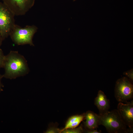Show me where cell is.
<instances>
[{
  "label": "cell",
  "instance_id": "obj_10",
  "mask_svg": "<svg viewBox=\"0 0 133 133\" xmlns=\"http://www.w3.org/2000/svg\"><path fill=\"white\" fill-rule=\"evenodd\" d=\"M84 116L85 113H84L81 115H75L70 117L67 121L65 128L62 130L66 129L69 125L81 118L84 117Z\"/></svg>",
  "mask_w": 133,
  "mask_h": 133
},
{
  "label": "cell",
  "instance_id": "obj_16",
  "mask_svg": "<svg viewBox=\"0 0 133 133\" xmlns=\"http://www.w3.org/2000/svg\"><path fill=\"white\" fill-rule=\"evenodd\" d=\"M86 132L88 133H101L100 131H98L97 129L87 130Z\"/></svg>",
  "mask_w": 133,
  "mask_h": 133
},
{
  "label": "cell",
  "instance_id": "obj_6",
  "mask_svg": "<svg viewBox=\"0 0 133 133\" xmlns=\"http://www.w3.org/2000/svg\"><path fill=\"white\" fill-rule=\"evenodd\" d=\"M15 16L24 15L34 5L35 0H2Z\"/></svg>",
  "mask_w": 133,
  "mask_h": 133
},
{
  "label": "cell",
  "instance_id": "obj_3",
  "mask_svg": "<svg viewBox=\"0 0 133 133\" xmlns=\"http://www.w3.org/2000/svg\"><path fill=\"white\" fill-rule=\"evenodd\" d=\"M37 29L34 25L22 28L16 24L10 36L13 41L18 45L28 44L34 46L33 38Z\"/></svg>",
  "mask_w": 133,
  "mask_h": 133
},
{
  "label": "cell",
  "instance_id": "obj_19",
  "mask_svg": "<svg viewBox=\"0 0 133 133\" xmlns=\"http://www.w3.org/2000/svg\"><path fill=\"white\" fill-rule=\"evenodd\" d=\"M76 0H73V1H75Z\"/></svg>",
  "mask_w": 133,
  "mask_h": 133
},
{
  "label": "cell",
  "instance_id": "obj_7",
  "mask_svg": "<svg viewBox=\"0 0 133 133\" xmlns=\"http://www.w3.org/2000/svg\"><path fill=\"white\" fill-rule=\"evenodd\" d=\"M121 118L130 130L133 131V101L127 103L119 102L117 109Z\"/></svg>",
  "mask_w": 133,
  "mask_h": 133
},
{
  "label": "cell",
  "instance_id": "obj_11",
  "mask_svg": "<svg viewBox=\"0 0 133 133\" xmlns=\"http://www.w3.org/2000/svg\"><path fill=\"white\" fill-rule=\"evenodd\" d=\"M83 132V130L81 126L77 128H67L60 130V133H81Z\"/></svg>",
  "mask_w": 133,
  "mask_h": 133
},
{
  "label": "cell",
  "instance_id": "obj_8",
  "mask_svg": "<svg viewBox=\"0 0 133 133\" xmlns=\"http://www.w3.org/2000/svg\"><path fill=\"white\" fill-rule=\"evenodd\" d=\"M94 104L99 110V115L104 114L109 111L110 107L109 100L101 90L99 91L97 96L95 98Z\"/></svg>",
  "mask_w": 133,
  "mask_h": 133
},
{
  "label": "cell",
  "instance_id": "obj_12",
  "mask_svg": "<svg viewBox=\"0 0 133 133\" xmlns=\"http://www.w3.org/2000/svg\"><path fill=\"white\" fill-rule=\"evenodd\" d=\"M84 118V117H83L78 119L76 121L69 125L66 129L76 128L79 125L81 122L83 120Z\"/></svg>",
  "mask_w": 133,
  "mask_h": 133
},
{
  "label": "cell",
  "instance_id": "obj_14",
  "mask_svg": "<svg viewBox=\"0 0 133 133\" xmlns=\"http://www.w3.org/2000/svg\"><path fill=\"white\" fill-rule=\"evenodd\" d=\"M5 56L2 50L0 48V68L3 67Z\"/></svg>",
  "mask_w": 133,
  "mask_h": 133
},
{
  "label": "cell",
  "instance_id": "obj_5",
  "mask_svg": "<svg viewBox=\"0 0 133 133\" xmlns=\"http://www.w3.org/2000/svg\"><path fill=\"white\" fill-rule=\"evenodd\" d=\"M131 80L123 77L116 81L115 89V96L119 102L126 103L133 99V86Z\"/></svg>",
  "mask_w": 133,
  "mask_h": 133
},
{
  "label": "cell",
  "instance_id": "obj_1",
  "mask_svg": "<svg viewBox=\"0 0 133 133\" xmlns=\"http://www.w3.org/2000/svg\"><path fill=\"white\" fill-rule=\"evenodd\" d=\"M3 67V77L11 79L25 76L30 71L25 57L16 51H11L5 55Z\"/></svg>",
  "mask_w": 133,
  "mask_h": 133
},
{
  "label": "cell",
  "instance_id": "obj_18",
  "mask_svg": "<svg viewBox=\"0 0 133 133\" xmlns=\"http://www.w3.org/2000/svg\"><path fill=\"white\" fill-rule=\"evenodd\" d=\"M3 40L2 39V38L1 35L0 34V46L1 45L2 42L3 41Z\"/></svg>",
  "mask_w": 133,
  "mask_h": 133
},
{
  "label": "cell",
  "instance_id": "obj_17",
  "mask_svg": "<svg viewBox=\"0 0 133 133\" xmlns=\"http://www.w3.org/2000/svg\"><path fill=\"white\" fill-rule=\"evenodd\" d=\"M3 77V75L0 74V93L3 90L2 88L3 87V86L1 82V79Z\"/></svg>",
  "mask_w": 133,
  "mask_h": 133
},
{
  "label": "cell",
  "instance_id": "obj_13",
  "mask_svg": "<svg viewBox=\"0 0 133 133\" xmlns=\"http://www.w3.org/2000/svg\"><path fill=\"white\" fill-rule=\"evenodd\" d=\"M123 74L129 78L131 81H133V69L124 72Z\"/></svg>",
  "mask_w": 133,
  "mask_h": 133
},
{
  "label": "cell",
  "instance_id": "obj_15",
  "mask_svg": "<svg viewBox=\"0 0 133 133\" xmlns=\"http://www.w3.org/2000/svg\"><path fill=\"white\" fill-rule=\"evenodd\" d=\"M47 133H60V130L53 128L49 129L45 132Z\"/></svg>",
  "mask_w": 133,
  "mask_h": 133
},
{
  "label": "cell",
  "instance_id": "obj_9",
  "mask_svg": "<svg viewBox=\"0 0 133 133\" xmlns=\"http://www.w3.org/2000/svg\"><path fill=\"white\" fill-rule=\"evenodd\" d=\"M99 115L91 111H89L85 113L84 122V126L87 130L97 129L99 125Z\"/></svg>",
  "mask_w": 133,
  "mask_h": 133
},
{
  "label": "cell",
  "instance_id": "obj_2",
  "mask_svg": "<svg viewBox=\"0 0 133 133\" xmlns=\"http://www.w3.org/2000/svg\"><path fill=\"white\" fill-rule=\"evenodd\" d=\"M99 115V125L103 126L108 133L131 132L121 118L117 109L109 111L104 114Z\"/></svg>",
  "mask_w": 133,
  "mask_h": 133
},
{
  "label": "cell",
  "instance_id": "obj_4",
  "mask_svg": "<svg viewBox=\"0 0 133 133\" xmlns=\"http://www.w3.org/2000/svg\"><path fill=\"white\" fill-rule=\"evenodd\" d=\"M15 16L3 2H0V33L3 40L10 36L16 25Z\"/></svg>",
  "mask_w": 133,
  "mask_h": 133
}]
</instances>
